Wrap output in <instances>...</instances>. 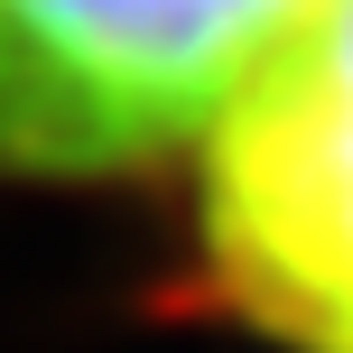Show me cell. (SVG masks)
I'll return each instance as SVG.
<instances>
[{"label":"cell","mask_w":353,"mask_h":353,"mask_svg":"<svg viewBox=\"0 0 353 353\" xmlns=\"http://www.w3.org/2000/svg\"><path fill=\"white\" fill-rule=\"evenodd\" d=\"M316 0H0V186L195 159Z\"/></svg>","instance_id":"6da1fadb"},{"label":"cell","mask_w":353,"mask_h":353,"mask_svg":"<svg viewBox=\"0 0 353 353\" xmlns=\"http://www.w3.org/2000/svg\"><path fill=\"white\" fill-rule=\"evenodd\" d=\"M195 279L270 353H353V0H316L195 149Z\"/></svg>","instance_id":"7a4b0ae2"}]
</instances>
